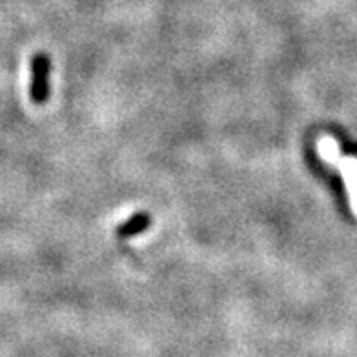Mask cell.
Returning <instances> with one entry per match:
<instances>
[{
    "mask_svg": "<svg viewBox=\"0 0 357 357\" xmlns=\"http://www.w3.org/2000/svg\"><path fill=\"white\" fill-rule=\"evenodd\" d=\"M31 71H33V77H31V99L33 102L43 104L47 99V75H50V61L47 56L37 55L31 62Z\"/></svg>",
    "mask_w": 357,
    "mask_h": 357,
    "instance_id": "2",
    "label": "cell"
},
{
    "mask_svg": "<svg viewBox=\"0 0 357 357\" xmlns=\"http://www.w3.org/2000/svg\"><path fill=\"white\" fill-rule=\"evenodd\" d=\"M332 166L337 168L341 177H343L344 188H347L348 195V204H350V210H352L354 215L357 217V157H343V153H341L332 162Z\"/></svg>",
    "mask_w": 357,
    "mask_h": 357,
    "instance_id": "1",
    "label": "cell"
},
{
    "mask_svg": "<svg viewBox=\"0 0 357 357\" xmlns=\"http://www.w3.org/2000/svg\"><path fill=\"white\" fill-rule=\"evenodd\" d=\"M317 153H319L321 160L332 166V162L341 155V146H339V142L335 141L334 137L321 135L317 139Z\"/></svg>",
    "mask_w": 357,
    "mask_h": 357,
    "instance_id": "3",
    "label": "cell"
},
{
    "mask_svg": "<svg viewBox=\"0 0 357 357\" xmlns=\"http://www.w3.org/2000/svg\"><path fill=\"white\" fill-rule=\"evenodd\" d=\"M151 219L148 213H139V215H133L130 221H126L124 225H121L117 228L119 237H133V235L144 231L148 226H150Z\"/></svg>",
    "mask_w": 357,
    "mask_h": 357,
    "instance_id": "4",
    "label": "cell"
}]
</instances>
